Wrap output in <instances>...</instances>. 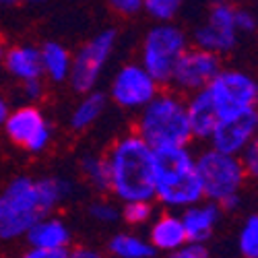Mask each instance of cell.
Returning a JSON list of instances; mask_svg holds the SVG:
<instances>
[{"instance_id": "cell-11", "label": "cell", "mask_w": 258, "mask_h": 258, "mask_svg": "<svg viewBox=\"0 0 258 258\" xmlns=\"http://www.w3.org/2000/svg\"><path fill=\"white\" fill-rule=\"evenodd\" d=\"M221 69V56L197 46H188V50L178 60L174 73H171L169 85L174 87L176 93L190 95L199 89H205Z\"/></svg>"}, {"instance_id": "cell-19", "label": "cell", "mask_w": 258, "mask_h": 258, "mask_svg": "<svg viewBox=\"0 0 258 258\" xmlns=\"http://www.w3.org/2000/svg\"><path fill=\"white\" fill-rule=\"evenodd\" d=\"M39 58H41V71L44 75L54 81V83H64L71 73V52L58 41H46L39 48Z\"/></svg>"}, {"instance_id": "cell-13", "label": "cell", "mask_w": 258, "mask_h": 258, "mask_svg": "<svg viewBox=\"0 0 258 258\" xmlns=\"http://www.w3.org/2000/svg\"><path fill=\"white\" fill-rule=\"evenodd\" d=\"M258 131V112L256 107L246 110L238 116L223 118L217 122L213 135L209 137L211 149H217L227 155H240L246 145L256 139Z\"/></svg>"}, {"instance_id": "cell-4", "label": "cell", "mask_w": 258, "mask_h": 258, "mask_svg": "<svg viewBox=\"0 0 258 258\" xmlns=\"http://www.w3.org/2000/svg\"><path fill=\"white\" fill-rule=\"evenodd\" d=\"M137 135L153 149L188 147L192 133L186 114V99L182 93H157L145 107H141Z\"/></svg>"}, {"instance_id": "cell-36", "label": "cell", "mask_w": 258, "mask_h": 258, "mask_svg": "<svg viewBox=\"0 0 258 258\" xmlns=\"http://www.w3.org/2000/svg\"><path fill=\"white\" fill-rule=\"evenodd\" d=\"M5 52H7V48H5L3 41H0V62H3V58H5Z\"/></svg>"}, {"instance_id": "cell-18", "label": "cell", "mask_w": 258, "mask_h": 258, "mask_svg": "<svg viewBox=\"0 0 258 258\" xmlns=\"http://www.w3.org/2000/svg\"><path fill=\"white\" fill-rule=\"evenodd\" d=\"M184 242L188 240L180 215L163 213L153 221L151 231H149V244L155 248V252H171L180 248Z\"/></svg>"}, {"instance_id": "cell-30", "label": "cell", "mask_w": 258, "mask_h": 258, "mask_svg": "<svg viewBox=\"0 0 258 258\" xmlns=\"http://www.w3.org/2000/svg\"><path fill=\"white\" fill-rule=\"evenodd\" d=\"M112 11L124 17H135L143 11V0H107Z\"/></svg>"}, {"instance_id": "cell-12", "label": "cell", "mask_w": 258, "mask_h": 258, "mask_svg": "<svg viewBox=\"0 0 258 258\" xmlns=\"http://www.w3.org/2000/svg\"><path fill=\"white\" fill-rule=\"evenodd\" d=\"M159 93V83L141 64H124L110 85V97L122 110H141Z\"/></svg>"}, {"instance_id": "cell-9", "label": "cell", "mask_w": 258, "mask_h": 258, "mask_svg": "<svg viewBox=\"0 0 258 258\" xmlns=\"http://www.w3.org/2000/svg\"><path fill=\"white\" fill-rule=\"evenodd\" d=\"M240 33L235 29V5L217 0L207 13V19L192 31V41L197 48L209 50L217 56L229 54L240 41Z\"/></svg>"}, {"instance_id": "cell-23", "label": "cell", "mask_w": 258, "mask_h": 258, "mask_svg": "<svg viewBox=\"0 0 258 258\" xmlns=\"http://www.w3.org/2000/svg\"><path fill=\"white\" fill-rule=\"evenodd\" d=\"M120 219L126 221L128 225H147L153 219V205L151 201H131L124 203V207L120 209Z\"/></svg>"}, {"instance_id": "cell-2", "label": "cell", "mask_w": 258, "mask_h": 258, "mask_svg": "<svg viewBox=\"0 0 258 258\" xmlns=\"http://www.w3.org/2000/svg\"><path fill=\"white\" fill-rule=\"evenodd\" d=\"M110 167V192L120 203L153 201V147L137 133L126 135L112 145L105 155Z\"/></svg>"}, {"instance_id": "cell-5", "label": "cell", "mask_w": 258, "mask_h": 258, "mask_svg": "<svg viewBox=\"0 0 258 258\" xmlns=\"http://www.w3.org/2000/svg\"><path fill=\"white\" fill-rule=\"evenodd\" d=\"M190 37L171 23H159L147 31L141 46V67L159 85H169L178 60L188 50Z\"/></svg>"}, {"instance_id": "cell-16", "label": "cell", "mask_w": 258, "mask_h": 258, "mask_svg": "<svg viewBox=\"0 0 258 258\" xmlns=\"http://www.w3.org/2000/svg\"><path fill=\"white\" fill-rule=\"evenodd\" d=\"M29 248H44V250H60L71 246V229L58 217L46 215L39 221H35L27 233L23 235Z\"/></svg>"}, {"instance_id": "cell-6", "label": "cell", "mask_w": 258, "mask_h": 258, "mask_svg": "<svg viewBox=\"0 0 258 258\" xmlns=\"http://www.w3.org/2000/svg\"><path fill=\"white\" fill-rule=\"evenodd\" d=\"M195 161L207 201L219 205L225 199L238 197L242 192L248 176L238 155H227L209 147L199 157H195Z\"/></svg>"}, {"instance_id": "cell-24", "label": "cell", "mask_w": 258, "mask_h": 258, "mask_svg": "<svg viewBox=\"0 0 258 258\" xmlns=\"http://www.w3.org/2000/svg\"><path fill=\"white\" fill-rule=\"evenodd\" d=\"M184 5V0H143V11L159 21V23H169Z\"/></svg>"}, {"instance_id": "cell-1", "label": "cell", "mask_w": 258, "mask_h": 258, "mask_svg": "<svg viewBox=\"0 0 258 258\" xmlns=\"http://www.w3.org/2000/svg\"><path fill=\"white\" fill-rule=\"evenodd\" d=\"M73 195V182L67 178L19 176L0 192V240L23 238L27 229Z\"/></svg>"}, {"instance_id": "cell-28", "label": "cell", "mask_w": 258, "mask_h": 258, "mask_svg": "<svg viewBox=\"0 0 258 258\" xmlns=\"http://www.w3.org/2000/svg\"><path fill=\"white\" fill-rule=\"evenodd\" d=\"M238 157L242 161V167L246 171V176L256 178L258 176V143H256V139L246 145V149H244V151Z\"/></svg>"}, {"instance_id": "cell-35", "label": "cell", "mask_w": 258, "mask_h": 258, "mask_svg": "<svg viewBox=\"0 0 258 258\" xmlns=\"http://www.w3.org/2000/svg\"><path fill=\"white\" fill-rule=\"evenodd\" d=\"M19 0H0V7H15Z\"/></svg>"}, {"instance_id": "cell-14", "label": "cell", "mask_w": 258, "mask_h": 258, "mask_svg": "<svg viewBox=\"0 0 258 258\" xmlns=\"http://www.w3.org/2000/svg\"><path fill=\"white\" fill-rule=\"evenodd\" d=\"M184 231H186V240L188 242H207L215 227H217L219 219H221V209L217 203L203 199L197 205H190L184 209V213L180 215Z\"/></svg>"}, {"instance_id": "cell-26", "label": "cell", "mask_w": 258, "mask_h": 258, "mask_svg": "<svg viewBox=\"0 0 258 258\" xmlns=\"http://www.w3.org/2000/svg\"><path fill=\"white\" fill-rule=\"evenodd\" d=\"M89 217H91L93 221L112 225V223L120 221V207L114 205L112 201H105V199L93 201V203L89 205Z\"/></svg>"}, {"instance_id": "cell-21", "label": "cell", "mask_w": 258, "mask_h": 258, "mask_svg": "<svg viewBox=\"0 0 258 258\" xmlns=\"http://www.w3.org/2000/svg\"><path fill=\"white\" fill-rule=\"evenodd\" d=\"M107 250L116 258H153L157 254L155 248L147 240H143L137 233H128V231L116 233L114 238H110Z\"/></svg>"}, {"instance_id": "cell-29", "label": "cell", "mask_w": 258, "mask_h": 258, "mask_svg": "<svg viewBox=\"0 0 258 258\" xmlns=\"http://www.w3.org/2000/svg\"><path fill=\"white\" fill-rule=\"evenodd\" d=\"M235 29H238L240 35L252 33L256 29V15L246 7L235 5Z\"/></svg>"}, {"instance_id": "cell-7", "label": "cell", "mask_w": 258, "mask_h": 258, "mask_svg": "<svg viewBox=\"0 0 258 258\" xmlns=\"http://www.w3.org/2000/svg\"><path fill=\"white\" fill-rule=\"evenodd\" d=\"M118 41L116 29H103L97 35H93L71 60V73H69V83L73 91L77 93H89L97 87L99 77L105 69V64L110 62L114 48Z\"/></svg>"}, {"instance_id": "cell-22", "label": "cell", "mask_w": 258, "mask_h": 258, "mask_svg": "<svg viewBox=\"0 0 258 258\" xmlns=\"http://www.w3.org/2000/svg\"><path fill=\"white\" fill-rule=\"evenodd\" d=\"M81 169L87 182L97 192H110V167L107 159L101 155H85L81 159Z\"/></svg>"}, {"instance_id": "cell-37", "label": "cell", "mask_w": 258, "mask_h": 258, "mask_svg": "<svg viewBox=\"0 0 258 258\" xmlns=\"http://www.w3.org/2000/svg\"><path fill=\"white\" fill-rule=\"evenodd\" d=\"M223 3H231V5H238V3H242V0H223Z\"/></svg>"}, {"instance_id": "cell-15", "label": "cell", "mask_w": 258, "mask_h": 258, "mask_svg": "<svg viewBox=\"0 0 258 258\" xmlns=\"http://www.w3.org/2000/svg\"><path fill=\"white\" fill-rule=\"evenodd\" d=\"M186 114H188L192 139L209 141V137L213 135L215 126L219 122V114H217V107H215L207 87L190 93V97L186 99Z\"/></svg>"}, {"instance_id": "cell-25", "label": "cell", "mask_w": 258, "mask_h": 258, "mask_svg": "<svg viewBox=\"0 0 258 258\" xmlns=\"http://www.w3.org/2000/svg\"><path fill=\"white\" fill-rule=\"evenodd\" d=\"M238 246L244 258H258V217L256 215H250L244 221L238 235Z\"/></svg>"}, {"instance_id": "cell-8", "label": "cell", "mask_w": 258, "mask_h": 258, "mask_svg": "<svg viewBox=\"0 0 258 258\" xmlns=\"http://www.w3.org/2000/svg\"><path fill=\"white\" fill-rule=\"evenodd\" d=\"M207 91L217 107L219 120L252 110L258 101L256 79L238 69H221L207 85Z\"/></svg>"}, {"instance_id": "cell-31", "label": "cell", "mask_w": 258, "mask_h": 258, "mask_svg": "<svg viewBox=\"0 0 258 258\" xmlns=\"http://www.w3.org/2000/svg\"><path fill=\"white\" fill-rule=\"evenodd\" d=\"M21 258H69V248L60 250H44V248H29Z\"/></svg>"}, {"instance_id": "cell-32", "label": "cell", "mask_w": 258, "mask_h": 258, "mask_svg": "<svg viewBox=\"0 0 258 258\" xmlns=\"http://www.w3.org/2000/svg\"><path fill=\"white\" fill-rule=\"evenodd\" d=\"M69 258H105L99 250L89 248V246H77L73 250H69Z\"/></svg>"}, {"instance_id": "cell-38", "label": "cell", "mask_w": 258, "mask_h": 258, "mask_svg": "<svg viewBox=\"0 0 258 258\" xmlns=\"http://www.w3.org/2000/svg\"><path fill=\"white\" fill-rule=\"evenodd\" d=\"M27 3H46V0H27Z\"/></svg>"}, {"instance_id": "cell-3", "label": "cell", "mask_w": 258, "mask_h": 258, "mask_svg": "<svg viewBox=\"0 0 258 258\" xmlns=\"http://www.w3.org/2000/svg\"><path fill=\"white\" fill-rule=\"evenodd\" d=\"M155 199L167 209H186L205 199L195 155L188 147L153 149Z\"/></svg>"}, {"instance_id": "cell-20", "label": "cell", "mask_w": 258, "mask_h": 258, "mask_svg": "<svg viewBox=\"0 0 258 258\" xmlns=\"http://www.w3.org/2000/svg\"><path fill=\"white\" fill-rule=\"evenodd\" d=\"M105 105H107V95L101 91H89L85 93L83 99L77 103V107L71 114V128L75 133H83L87 131L89 126H93L101 114L105 112Z\"/></svg>"}, {"instance_id": "cell-10", "label": "cell", "mask_w": 258, "mask_h": 258, "mask_svg": "<svg viewBox=\"0 0 258 258\" xmlns=\"http://www.w3.org/2000/svg\"><path fill=\"white\" fill-rule=\"evenodd\" d=\"M3 128L15 145L29 153L46 151L52 143V126L35 105H21L9 112Z\"/></svg>"}, {"instance_id": "cell-17", "label": "cell", "mask_w": 258, "mask_h": 258, "mask_svg": "<svg viewBox=\"0 0 258 258\" xmlns=\"http://www.w3.org/2000/svg\"><path fill=\"white\" fill-rule=\"evenodd\" d=\"M3 62H5L9 75L15 77L21 83L44 77V71H41V58H39V48H35V46H27V44L13 46V48H9L5 52Z\"/></svg>"}, {"instance_id": "cell-33", "label": "cell", "mask_w": 258, "mask_h": 258, "mask_svg": "<svg viewBox=\"0 0 258 258\" xmlns=\"http://www.w3.org/2000/svg\"><path fill=\"white\" fill-rule=\"evenodd\" d=\"M23 89H25V95H27L29 99H37L41 93H44V83H41V79L25 81V83H23Z\"/></svg>"}, {"instance_id": "cell-27", "label": "cell", "mask_w": 258, "mask_h": 258, "mask_svg": "<svg viewBox=\"0 0 258 258\" xmlns=\"http://www.w3.org/2000/svg\"><path fill=\"white\" fill-rule=\"evenodd\" d=\"M167 258H209V248L203 242H184L180 248L167 252Z\"/></svg>"}, {"instance_id": "cell-34", "label": "cell", "mask_w": 258, "mask_h": 258, "mask_svg": "<svg viewBox=\"0 0 258 258\" xmlns=\"http://www.w3.org/2000/svg\"><path fill=\"white\" fill-rule=\"evenodd\" d=\"M9 103H7V99L3 97V95H0V126H3L5 124V120H7V116H9Z\"/></svg>"}]
</instances>
